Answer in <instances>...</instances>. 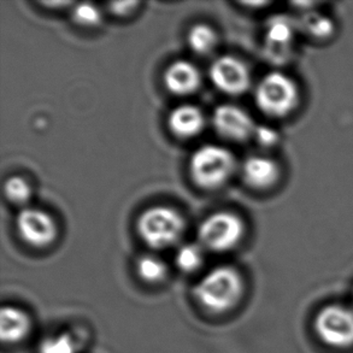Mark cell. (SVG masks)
Masks as SVG:
<instances>
[{
    "label": "cell",
    "mask_w": 353,
    "mask_h": 353,
    "mask_svg": "<svg viewBox=\"0 0 353 353\" xmlns=\"http://www.w3.org/2000/svg\"><path fill=\"white\" fill-rule=\"evenodd\" d=\"M245 282L238 269L230 265L212 268L193 288L196 304L211 314H225L243 301Z\"/></svg>",
    "instance_id": "cell-1"
},
{
    "label": "cell",
    "mask_w": 353,
    "mask_h": 353,
    "mask_svg": "<svg viewBox=\"0 0 353 353\" xmlns=\"http://www.w3.org/2000/svg\"><path fill=\"white\" fill-rule=\"evenodd\" d=\"M236 170V158L228 148L206 143L192 153L188 172L193 183L201 190L214 191L230 181Z\"/></svg>",
    "instance_id": "cell-2"
},
{
    "label": "cell",
    "mask_w": 353,
    "mask_h": 353,
    "mask_svg": "<svg viewBox=\"0 0 353 353\" xmlns=\"http://www.w3.org/2000/svg\"><path fill=\"white\" fill-rule=\"evenodd\" d=\"M185 228V219L170 206H151L143 210L137 221L139 236L153 250H164L176 245L181 240Z\"/></svg>",
    "instance_id": "cell-3"
},
{
    "label": "cell",
    "mask_w": 353,
    "mask_h": 353,
    "mask_svg": "<svg viewBox=\"0 0 353 353\" xmlns=\"http://www.w3.org/2000/svg\"><path fill=\"white\" fill-rule=\"evenodd\" d=\"M296 81L282 72L267 74L254 90V101L259 111L272 119H281L296 110L299 103Z\"/></svg>",
    "instance_id": "cell-4"
},
{
    "label": "cell",
    "mask_w": 353,
    "mask_h": 353,
    "mask_svg": "<svg viewBox=\"0 0 353 353\" xmlns=\"http://www.w3.org/2000/svg\"><path fill=\"white\" fill-rule=\"evenodd\" d=\"M245 223L230 211H217L201 221L196 230L198 243L211 252H228L241 243Z\"/></svg>",
    "instance_id": "cell-5"
},
{
    "label": "cell",
    "mask_w": 353,
    "mask_h": 353,
    "mask_svg": "<svg viewBox=\"0 0 353 353\" xmlns=\"http://www.w3.org/2000/svg\"><path fill=\"white\" fill-rule=\"evenodd\" d=\"M315 330L325 344L335 349H346L353 345V307L332 304L319 312Z\"/></svg>",
    "instance_id": "cell-6"
},
{
    "label": "cell",
    "mask_w": 353,
    "mask_h": 353,
    "mask_svg": "<svg viewBox=\"0 0 353 353\" xmlns=\"http://www.w3.org/2000/svg\"><path fill=\"white\" fill-rule=\"evenodd\" d=\"M14 227L21 240L32 248H48L57 239L56 221L38 208H23L16 216Z\"/></svg>",
    "instance_id": "cell-7"
},
{
    "label": "cell",
    "mask_w": 353,
    "mask_h": 353,
    "mask_svg": "<svg viewBox=\"0 0 353 353\" xmlns=\"http://www.w3.org/2000/svg\"><path fill=\"white\" fill-rule=\"evenodd\" d=\"M209 77L219 91L228 96H240L248 92L251 85V74L248 65L234 56H221L209 69Z\"/></svg>",
    "instance_id": "cell-8"
},
{
    "label": "cell",
    "mask_w": 353,
    "mask_h": 353,
    "mask_svg": "<svg viewBox=\"0 0 353 353\" xmlns=\"http://www.w3.org/2000/svg\"><path fill=\"white\" fill-rule=\"evenodd\" d=\"M212 125L221 138L234 143H243L254 137L257 125L243 108L234 104H222L212 114Z\"/></svg>",
    "instance_id": "cell-9"
},
{
    "label": "cell",
    "mask_w": 353,
    "mask_h": 353,
    "mask_svg": "<svg viewBox=\"0 0 353 353\" xmlns=\"http://www.w3.org/2000/svg\"><path fill=\"white\" fill-rule=\"evenodd\" d=\"M164 83L168 91L175 96H191L201 87V74L193 63L180 59L167 68L164 72Z\"/></svg>",
    "instance_id": "cell-10"
},
{
    "label": "cell",
    "mask_w": 353,
    "mask_h": 353,
    "mask_svg": "<svg viewBox=\"0 0 353 353\" xmlns=\"http://www.w3.org/2000/svg\"><path fill=\"white\" fill-rule=\"evenodd\" d=\"M206 119L201 108L183 104L168 116V128L179 139L196 138L205 128Z\"/></svg>",
    "instance_id": "cell-11"
},
{
    "label": "cell",
    "mask_w": 353,
    "mask_h": 353,
    "mask_svg": "<svg viewBox=\"0 0 353 353\" xmlns=\"http://www.w3.org/2000/svg\"><path fill=\"white\" fill-rule=\"evenodd\" d=\"M33 321L28 312L16 305L3 306L0 315V335L4 344L14 345L28 338Z\"/></svg>",
    "instance_id": "cell-12"
},
{
    "label": "cell",
    "mask_w": 353,
    "mask_h": 353,
    "mask_svg": "<svg viewBox=\"0 0 353 353\" xmlns=\"http://www.w3.org/2000/svg\"><path fill=\"white\" fill-rule=\"evenodd\" d=\"M243 179L253 190H268L279 181L280 167L272 158L252 156L243 163Z\"/></svg>",
    "instance_id": "cell-13"
},
{
    "label": "cell",
    "mask_w": 353,
    "mask_h": 353,
    "mask_svg": "<svg viewBox=\"0 0 353 353\" xmlns=\"http://www.w3.org/2000/svg\"><path fill=\"white\" fill-rule=\"evenodd\" d=\"M86 341V334L81 330H59L40 341L38 353H82Z\"/></svg>",
    "instance_id": "cell-14"
},
{
    "label": "cell",
    "mask_w": 353,
    "mask_h": 353,
    "mask_svg": "<svg viewBox=\"0 0 353 353\" xmlns=\"http://www.w3.org/2000/svg\"><path fill=\"white\" fill-rule=\"evenodd\" d=\"M135 272L145 283L158 285L167 279L169 269L162 258L154 254H143L135 263Z\"/></svg>",
    "instance_id": "cell-15"
},
{
    "label": "cell",
    "mask_w": 353,
    "mask_h": 353,
    "mask_svg": "<svg viewBox=\"0 0 353 353\" xmlns=\"http://www.w3.org/2000/svg\"><path fill=\"white\" fill-rule=\"evenodd\" d=\"M187 41L193 52L205 56L215 50L219 37L215 29L204 23L194 24L187 35Z\"/></svg>",
    "instance_id": "cell-16"
},
{
    "label": "cell",
    "mask_w": 353,
    "mask_h": 353,
    "mask_svg": "<svg viewBox=\"0 0 353 353\" xmlns=\"http://www.w3.org/2000/svg\"><path fill=\"white\" fill-rule=\"evenodd\" d=\"M205 261V250L199 243H186L179 248L175 254V264L185 274L199 270Z\"/></svg>",
    "instance_id": "cell-17"
},
{
    "label": "cell",
    "mask_w": 353,
    "mask_h": 353,
    "mask_svg": "<svg viewBox=\"0 0 353 353\" xmlns=\"http://www.w3.org/2000/svg\"><path fill=\"white\" fill-rule=\"evenodd\" d=\"M33 191L32 186L24 177L14 176L9 177L4 183V196L8 201L14 205H24L27 204L32 198Z\"/></svg>",
    "instance_id": "cell-18"
},
{
    "label": "cell",
    "mask_w": 353,
    "mask_h": 353,
    "mask_svg": "<svg viewBox=\"0 0 353 353\" xmlns=\"http://www.w3.org/2000/svg\"><path fill=\"white\" fill-rule=\"evenodd\" d=\"M72 19L81 27L93 28L101 24V10L92 3H80L72 10Z\"/></svg>",
    "instance_id": "cell-19"
},
{
    "label": "cell",
    "mask_w": 353,
    "mask_h": 353,
    "mask_svg": "<svg viewBox=\"0 0 353 353\" xmlns=\"http://www.w3.org/2000/svg\"><path fill=\"white\" fill-rule=\"evenodd\" d=\"M292 30L288 24L277 21L269 27L267 33L268 46L270 48H281L282 45L290 43Z\"/></svg>",
    "instance_id": "cell-20"
},
{
    "label": "cell",
    "mask_w": 353,
    "mask_h": 353,
    "mask_svg": "<svg viewBox=\"0 0 353 353\" xmlns=\"http://www.w3.org/2000/svg\"><path fill=\"white\" fill-rule=\"evenodd\" d=\"M254 138L257 139L259 145L270 148L274 143H276L277 134L272 129L268 128V127H261V128L257 127L256 133H254Z\"/></svg>",
    "instance_id": "cell-21"
},
{
    "label": "cell",
    "mask_w": 353,
    "mask_h": 353,
    "mask_svg": "<svg viewBox=\"0 0 353 353\" xmlns=\"http://www.w3.org/2000/svg\"><path fill=\"white\" fill-rule=\"evenodd\" d=\"M138 5L139 3L137 1H121V3H112L109 5V8L112 14L127 16V14H132Z\"/></svg>",
    "instance_id": "cell-22"
},
{
    "label": "cell",
    "mask_w": 353,
    "mask_h": 353,
    "mask_svg": "<svg viewBox=\"0 0 353 353\" xmlns=\"http://www.w3.org/2000/svg\"><path fill=\"white\" fill-rule=\"evenodd\" d=\"M352 299H353V296H352Z\"/></svg>",
    "instance_id": "cell-23"
}]
</instances>
